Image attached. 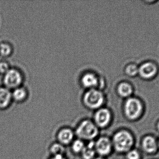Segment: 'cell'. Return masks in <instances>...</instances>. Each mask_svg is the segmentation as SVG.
<instances>
[{
  "label": "cell",
  "instance_id": "22",
  "mask_svg": "<svg viewBox=\"0 0 159 159\" xmlns=\"http://www.w3.org/2000/svg\"><path fill=\"white\" fill-rule=\"evenodd\" d=\"M51 159H65L62 155H55Z\"/></svg>",
  "mask_w": 159,
  "mask_h": 159
},
{
  "label": "cell",
  "instance_id": "10",
  "mask_svg": "<svg viewBox=\"0 0 159 159\" xmlns=\"http://www.w3.org/2000/svg\"><path fill=\"white\" fill-rule=\"evenodd\" d=\"M118 91L120 96L128 99L132 97L134 91L133 87L129 82H121L118 87Z\"/></svg>",
  "mask_w": 159,
  "mask_h": 159
},
{
  "label": "cell",
  "instance_id": "12",
  "mask_svg": "<svg viewBox=\"0 0 159 159\" xmlns=\"http://www.w3.org/2000/svg\"><path fill=\"white\" fill-rule=\"evenodd\" d=\"M73 132L69 129H63L59 133L58 138L59 141L64 144L70 143L73 139Z\"/></svg>",
  "mask_w": 159,
  "mask_h": 159
},
{
  "label": "cell",
  "instance_id": "8",
  "mask_svg": "<svg viewBox=\"0 0 159 159\" xmlns=\"http://www.w3.org/2000/svg\"><path fill=\"white\" fill-rule=\"evenodd\" d=\"M142 147L144 151L148 154H154L158 149L157 141L155 137L150 135H148L143 138Z\"/></svg>",
  "mask_w": 159,
  "mask_h": 159
},
{
  "label": "cell",
  "instance_id": "3",
  "mask_svg": "<svg viewBox=\"0 0 159 159\" xmlns=\"http://www.w3.org/2000/svg\"><path fill=\"white\" fill-rule=\"evenodd\" d=\"M76 133L79 138L91 140L98 135V130L97 127L93 122L86 120L80 124L76 129Z\"/></svg>",
  "mask_w": 159,
  "mask_h": 159
},
{
  "label": "cell",
  "instance_id": "15",
  "mask_svg": "<svg viewBox=\"0 0 159 159\" xmlns=\"http://www.w3.org/2000/svg\"><path fill=\"white\" fill-rule=\"evenodd\" d=\"M125 72L131 77H136L139 73V66L135 63H130L126 66Z\"/></svg>",
  "mask_w": 159,
  "mask_h": 159
},
{
  "label": "cell",
  "instance_id": "13",
  "mask_svg": "<svg viewBox=\"0 0 159 159\" xmlns=\"http://www.w3.org/2000/svg\"><path fill=\"white\" fill-rule=\"evenodd\" d=\"M95 143L90 142L82 150V156L84 159H92L95 154Z\"/></svg>",
  "mask_w": 159,
  "mask_h": 159
},
{
  "label": "cell",
  "instance_id": "2",
  "mask_svg": "<svg viewBox=\"0 0 159 159\" xmlns=\"http://www.w3.org/2000/svg\"><path fill=\"white\" fill-rule=\"evenodd\" d=\"M124 109L125 115L128 119L135 120L143 114V105L139 98L131 97L126 100Z\"/></svg>",
  "mask_w": 159,
  "mask_h": 159
},
{
  "label": "cell",
  "instance_id": "18",
  "mask_svg": "<svg viewBox=\"0 0 159 159\" xmlns=\"http://www.w3.org/2000/svg\"><path fill=\"white\" fill-rule=\"evenodd\" d=\"M85 146L82 141L80 140H77L74 142L72 146L73 150L75 153H79L82 152L84 149Z\"/></svg>",
  "mask_w": 159,
  "mask_h": 159
},
{
  "label": "cell",
  "instance_id": "9",
  "mask_svg": "<svg viewBox=\"0 0 159 159\" xmlns=\"http://www.w3.org/2000/svg\"><path fill=\"white\" fill-rule=\"evenodd\" d=\"M111 119V114L108 109L102 108L99 109L94 116V120L96 125L104 128L106 127Z\"/></svg>",
  "mask_w": 159,
  "mask_h": 159
},
{
  "label": "cell",
  "instance_id": "7",
  "mask_svg": "<svg viewBox=\"0 0 159 159\" xmlns=\"http://www.w3.org/2000/svg\"><path fill=\"white\" fill-rule=\"evenodd\" d=\"M112 143L106 137H102L95 143V151L102 156H107L110 153Z\"/></svg>",
  "mask_w": 159,
  "mask_h": 159
},
{
  "label": "cell",
  "instance_id": "16",
  "mask_svg": "<svg viewBox=\"0 0 159 159\" xmlns=\"http://www.w3.org/2000/svg\"><path fill=\"white\" fill-rule=\"evenodd\" d=\"M26 92L25 90L23 88L16 89L12 96L13 98L16 101H21L23 100L26 97Z\"/></svg>",
  "mask_w": 159,
  "mask_h": 159
},
{
  "label": "cell",
  "instance_id": "19",
  "mask_svg": "<svg viewBox=\"0 0 159 159\" xmlns=\"http://www.w3.org/2000/svg\"><path fill=\"white\" fill-rule=\"evenodd\" d=\"M127 159H140L141 155L138 150L135 149H131L128 151L126 154Z\"/></svg>",
  "mask_w": 159,
  "mask_h": 159
},
{
  "label": "cell",
  "instance_id": "17",
  "mask_svg": "<svg viewBox=\"0 0 159 159\" xmlns=\"http://www.w3.org/2000/svg\"><path fill=\"white\" fill-rule=\"evenodd\" d=\"M51 151L52 154L55 155H62L64 151V148L60 144L56 143L52 146Z\"/></svg>",
  "mask_w": 159,
  "mask_h": 159
},
{
  "label": "cell",
  "instance_id": "20",
  "mask_svg": "<svg viewBox=\"0 0 159 159\" xmlns=\"http://www.w3.org/2000/svg\"><path fill=\"white\" fill-rule=\"evenodd\" d=\"M11 48L9 45L6 44H0V54L3 56H7L11 53Z\"/></svg>",
  "mask_w": 159,
  "mask_h": 159
},
{
  "label": "cell",
  "instance_id": "6",
  "mask_svg": "<svg viewBox=\"0 0 159 159\" xmlns=\"http://www.w3.org/2000/svg\"><path fill=\"white\" fill-rule=\"evenodd\" d=\"M22 80L19 72L14 69L9 70L5 75L4 83L8 88L16 87L20 84Z\"/></svg>",
  "mask_w": 159,
  "mask_h": 159
},
{
  "label": "cell",
  "instance_id": "5",
  "mask_svg": "<svg viewBox=\"0 0 159 159\" xmlns=\"http://www.w3.org/2000/svg\"><path fill=\"white\" fill-rule=\"evenodd\" d=\"M159 72L157 63L152 61H147L139 66L138 75L141 78L145 80H151L155 78Z\"/></svg>",
  "mask_w": 159,
  "mask_h": 159
},
{
  "label": "cell",
  "instance_id": "11",
  "mask_svg": "<svg viewBox=\"0 0 159 159\" xmlns=\"http://www.w3.org/2000/svg\"><path fill=\"white\" fill-rule=\"evenodd\" d=\"M12 94L7 89L0 88V108L3 109L8 106L11 101Z\"/></svg>",
  "mask_w": 159,
  "mask_h": 159
},
{
  "label": "cell",
  "instance_id": "4",
  "mask_svg": "<svg viewBox=\"0 0 159 159\" xmlns=\"http://www.w3.org/2000/svg\"><path fill=\"white\" fill-rule=\"evenodd\" d=\"M102 93L97 90L91 89L87 91L84 97L85 104L90 108H97L103 102Z\"/></svg>",
  "mask_w": 159,
  "mask_h": 159
},
{
  "label": "cell",
  "instance_id": "14",
  "mask_svg": "<svg viewBox=\"0 0 159 159\" xmlns=\"http://www.w3.org/2000/svg\"><path fill=\"white\" fill-rule=\"evenodd\" d=\"M82 82L86 87H93L97 84V78L93 73H87L82 77Z\"/></svg>",
  "mask_w": 159,
  "mask_h": 159
},
{
  "label": "cell",
  "instance_id": "25",
  "mask_svg": "<svg viewBox=\"0 0 159 159\" xmlns=\"http://www.w3.org/2000/svg\"><path fill=\"white\" fill-rule=\"evenodd\" d=\"M158 149H159V140L158 142Z\"/></svg>",
  "mask_w": 159,
  "mask_h": 159
},
{
  "label": "cell",
  "instance_id": "23",
  "mask_svg": "<svg viewBox=\"0 0 159 159\" xmlns=\"http://www.w3.org/2000/svg\"><path fill=\"white\" fill-rule=\"evenodd\" d=\"M157 131L159 133V121L158 122V123H157Z\"/></svg>",
  "mask_w": 159,
  "mask_h": 159
},
{
  "label": "cell",
  "instance_id": "21",
  "mask_svg": "<svg viewBox=\"0 0 159 159\" xmlns=\"http://www.w3.org/2000/svg\"><path fill=\"white\" fill-rule=\"evenodd\" d=\"M9 70L8 64L6 63H0V72L1 73H6Z\"/></svg>",
  "mask_w": 159,
  "mask_h": 159
},
{
  "label": "cell",
  "instance_id": "24",
  "mask_svg": "<svg viewBox=\"0 0 159 159\" xmlns=\"http://www.w3.org/2000/svg\"><path fill=\"white\" fill-rule=\"evenodd\" d=\"M95 159H104L103 158H102V157H98L97 158Z\"/></svg>",
  "mask_w": 159,
  "mask_h": 159
},
{
  "label": "cell",
  "instance_id": "1",
  "mask_svg": "<svg viewBox=\"0 0 159 159\" xmlns=\"http://www.w3.org/2000/svg\"><path fill=\"white\" fill-rule=\"evenodd\" d=\"M134 143L133 136L126 130L118 132L113 137L112 145L116 151L120 153H127L132 148Z\"/></svg>",
  "mask_w": 159,
  "mask_h": 159
}]
</instances>
